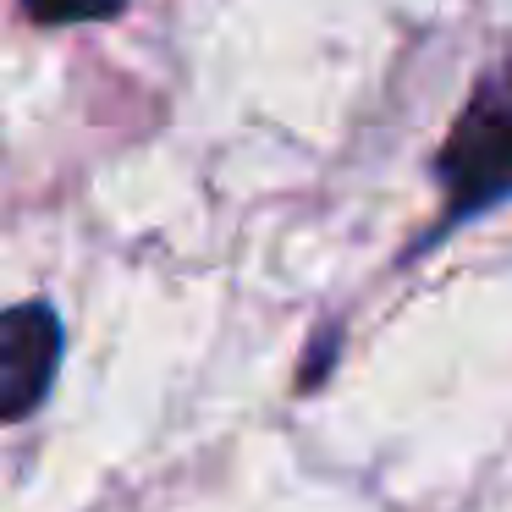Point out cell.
Instances as JSON below:
<instances>
[{
    "mask_svg": "<svg viewBox=\"0 0 512 512\" xmlns=\"http://www.w3.org/2000/svg\"><path fill=\"white\" fill-rule=\"evenodd\" d=\"M435 171L446 188L441 232L512 199V67H496L474 83L435 155Z\"/></svg>",
    "mask_w": 512,
    "mask_h": 512,
    "instance_id": "1",
    "label": "cell"
},
{
    "mask_svg": "<svg viewBox=\"0 0 512 512\" xmlns=\"http://www.w3.org/2000/svg\"><path fill=\"white\" fill-rule=\"evenodd\" d=\"M61 369V320L50 303L0 309V419H28Z\"/></svg>",
    "mask_w": 512,
    "mask_h": 512,
    "instance_id": "2",
    "label": "cell"
},
{
    "mask_svg": "<svg viewBox=\"0 0 512 512\" xmlns=\"http://www.w3.org/2000/svg\"><path fill=\"white\" fill-rule=\"evenodd\" d=\"M127 0H23V12L45 28H72V23H105Z\"/></svg>",
    "mask_w": 512,
    "mask_h": 512,
    "instance_id": "3",
    "label": "cell"
}]
</instances>
